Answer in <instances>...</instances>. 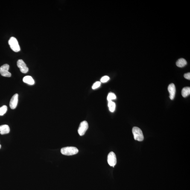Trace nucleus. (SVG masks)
Listing matches in <instances>:
<instances>
[{"label": "nucleus", "mask_w": 190, "mask_h": 190, "mask_svg": "<svg viewBox=\"0 0 190 190\" xmlns=\"http://www.w3.org/2000/svg\"><path fill=\"white\" fill-rule=\"evenodd\" d=\"M116 99V95L113 93H109L107 96V99L108 101H112V100L115 99Z\"/></svg>", "instance_id": "dca6fc26"}, {"label": "nucleus", "mask_w": 190, "mask_h": 190, "mask_svg": "<svg viewBox=\"0 0 190 190\" xmlns=\"http://www.w3.org/2000/svg\"><path fill=\"white\" fill-rule=\"evenodd\" d=\"M168 90L170 94V98L173 100L174 99L175 97L176 88L175 85L174 83H171L168 86Z\"/></svg>", "instance_id": "1a4fd4ad"}, {"label": "nucleus", "mask_w": 190, "mask_h": 190, "mask_svg": "<svg viewBox=\"0 0 190 190\" xmlns=\"http://www.w3.org/2000/svg\"><path fill=\"white\" fill-rule=\"evenodd\" d=\"M187 62L185 59L183 58H181L176 62V66L179 67H183L187 65Z\"/></svg>", "instance_id": "f8f14e48"}, {"label": "nucleus", "mask_w": 190, "mask_h": 190, "mask_svg": "<svg viewBox=\"0 0 190 190\" xmlns=\"http://www.w3.org/2000/svg\"><path fill=\"white\" fill-rule=\"evenodd\" d=\"M190 94V88L188 87H187L183 88L182 91V96L185 98Z\"/></svg>", "instance_id": "ddd939ff"}, {"label": "nucleus", "mask_w": 190, "mask_h": 190, "mask_svg": "<svg viewBox=\"0 0 190 190\" xmlns=\"http://www.w3.org/2000/svg\"><path fill=\"white\" fill-rule=\"evenodd\" d=\"M134 138L136 140L142 141L144 139V136L142 131L138 127H133L132 130Z\"/></svg>", "instance_id": "7ed1b4c3"}, {"label": "nucleus", "mask_w": 190, "mask_h": 190, "mask_svg": "<svg viewBox=\"0 0 190 190\" xmlns=\"http://www.w3.org/2000/svg\"><path fill=\"white\" fill-rule=\"evenodd\" d=\"M109 79V77L108 76H105L104 77H102L101 80H100V81H101V83H104L108 81Z\"/></svg>", "instance_id": "a211bd4d"}, {"label": "nucleus", "mask_w": 190, "mask_h": 190, "mask_svg": "<svg viewBox=\"0 0 190 190\" xmlns=\"http://www.w3.org/2000/svg\"><path fill=\"white\" fill-rule=\"evenodd\" d=\"M61 152L62 154L65 155L71 156L77 154L79 150L75 147H68L62 148Z\"/></svg>", "instance_id": "f257e3e1"}, {"label": "nucleus", "mask_w": 190, "mask_h": 190, "mask_svg": "<svg viewBox=\"0 0 190 190\" xmlns=\"http://www.w3.org/2000/svg\"><path fill=\"white\" fill-rule=\"evenodd\" d=\"M107 162L110 166L114 167L117 163L116 156L113 152H111L107 156Z\"/></svg>", "instance_id": "423d86ee"}, {"label": "nucleus", "mask_w": 190, "mask_h": 190, "mask_svg": "<svg viewBox=\"0 0 190 190\" xmlns=\"http://www.w3.org/2000/svg\"><path fill=\"white\" fill-rule=\"evenodd\" d=\"M108 107L109 110L111 112H114L115 111V103L112 101H109Z\"/></svg>", "instance_id": "4468645a"}, {"label": "nucleus", "mask_w": 190, "mask_h": 190, "mask_svg": "<svg viewBox=\"0 0 190 190\" xmlns=\"http://www.w3.org/2000/svg\"><path fill=\"white\" fill-rule=\"evenodd\" d=\"M18 67L19 68L21 72L23 73H26L29 71V68L23 60H19L17 62Z\"/></svg>", "instance_id": "0eeeda50"}, {"label": "nucleus", "mask_w": 190, "mask_h": 190, "mask_svg": "<svg viewBox=\"0 0 190 190\" xmlns=\"http://www.w3.org/2000/svg\"><path fill=\"white\" fill-rule=\"evenodd\" d=\"M18 97L19 95L17 94H15L12 97L10 102V106L12 109H14L17 106L18 102Z\"/></svg>", "instance_id": "6e6552de"}, {"label": "nucleus", "mask_w": 190, "mask_h": 190, "mask_svg": "<svg viewBox=\"0 0 190 190\" xmlns=\"http://www.w3.org/2000/svg\"><path fill=\"white\" fill-rule=\"evenodd\" d=\"M9 44L11 48L15 52H19L21 50L19 43L16 38L12 37L9 41Z\"/></svg>", "instance_id": "f03ea898"}, {"label": "nucleus", "mask_w": 190, "mask_h": 190, "mask_svg": "<svg viewBox=\"0 0 190 190\" xmlns=\"http://www.w3.org/2000/svg\"><path fill=\"white\" fill-rule=\"evenodd\" d=\"M23 81L24 83L30 85H33L35 83L34 80L30 76H27L24 77L23 79Z\"/></svg>", "instance_id": "9b49d317"}, {"label": "nucleus", "mask_w": 190, "mask_h": 190, "mask_svg": "<svg viewBox=\"0 0 190 190\" xmlns=\"http://www.w3.org/2000/svg\"><path fill=\"white\" fill-rule=\"evenodd\" d=\"M88 127H89V125L87 121H82L80 123L79 127L78 128V133L79 135L80 136L84 135L86 131L87 130Z\"/></svg>", "instance_id": "39448f33"}, {"label": "nucleus", "mask_w": 190, "mask_h": 190, "mask_svg": "<svg viewBox=\"0 0 190 190\" xmlns=\"http://www.w3.org/2000/svg\"><path fill=\"white\" fill-rule=\"evenodd\" d=\"M7 110V106L4 105L0 107V116H2L5 114Z\"/></svg>", "instance_id": "2eb2a0df"}, {"label": "nucleus", "mask_w": 190, "mask_h": 190, "mask_svg": "<svg viewBox=\"0 0 190 190\" xmlns=\"http://www.w3.org/2000/svg\"><path fill=\"white\" fill-rule=\"evenodd\" d=\"M1 144H0V149L1 148Z\"/></svg>", "instance_id": "aec40b11"}, {"label": "nucleus", "mask_w": 190, "mask_h": 190, "mask_svg": "<svg viewBox=\"0 0 190 190\" xmlns=\"http://www.w3.org/2000/svg\"><path fill=\"white\" fill-rule=\"evenodd\" d=\"M101 85V83L99 81H97L92 86V89H97V88L99 87Z\"/></svg>", "instance_id": "f3484780"}, {"label": "nucleus", "mask_w": 190, "mask_h": 190, "mask_svg": "<svg viewBox=\"0 0 190 190\" xmlns=\"http://www.w3.org/2000/svg\"><path fill=\"white\" fill-rule=\"evenodd\" d=\"M9 127L7 125H3L0 126V134L1 135L6 134L10 133Z\"/></svg>", "instance_id": "9d476101"}, {"label": "nucleus", "mask_w": 190, "mask_h": 190, "mask_svg": "<svg viewBox=\"0 0 190 190\" xmlns=\"http://www.w3.org/2000/svg\"><path fill=\"white\" fill-rule=\"evenodd\" d=\"M184 77L185 78L187 79L188 80H190V73H187L185 74Z\"/></svg>", "instance_id": "6ab92c4d"}, {"label": "nucleus", "mask_w": 190, "mask_h": 190, "mask_svg": "<svg viewBox=\"0 0 190 190\" xmlns=\"http://www.w3.org/2000/svg\"><path fill=\"white\" fill-rule=\"evenodd\" d=\"M10 66L7 64L3 65L0 67V74L2 76L4 77H11V74L9 71Z\"/></svg>", "instance_id": "20e7f679"}]
</instances>
